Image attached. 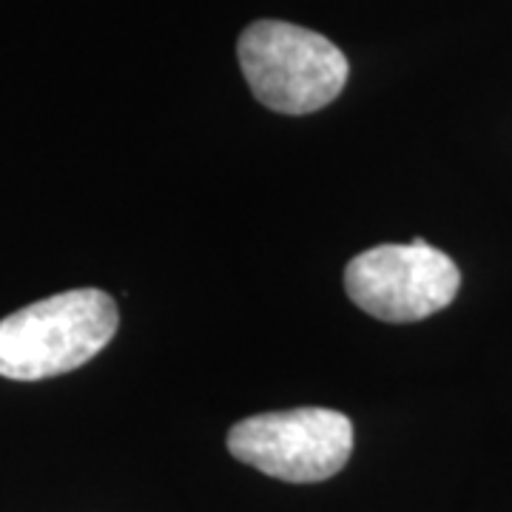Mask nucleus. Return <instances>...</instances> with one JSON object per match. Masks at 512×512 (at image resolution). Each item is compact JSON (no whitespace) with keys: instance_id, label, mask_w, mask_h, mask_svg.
<instances>
[{"instance_id":"obj_3","label":"nucleus","mask_w":512,"mask_h":512,"mask_svg":"<svg viewBox=\"0 0 512 512\" xmlns=\"http://www.w3.org/2000/svg\"><path fill=\"white\" fill-rule=\"evenodd\" d=\"M228 450L265 476L291 484H316L336 476L348 464L353 424L345 413L328 407L259 413L231 427Z\"/></svg>"},{"instance_id":"obj_1","label":"nucleus","mask_w":512,"mask_h":512,"mask_svg":"<svg viewBox=\"0 0 512 512\" xmlns=\"http://www.w3.org/2000/svg\"><path fill=\"white\" fill-rule=\"evenodd\" d=\"M117 325L114 299L97 288L32 302L0 322V376L40 382L77 370L109 345Z\"/></svg>"},{"instance_id":"obj_2","label":"nucleus","mask_w":512,"mask_h":512,"mask_svg":"<svg viewBox=\"0 0 512 512\" xmlns=\"http://www.w3.org/2000/svg\"><path fill=\"white\" fill-rule=\"evenodd\" d=\"M237 57L256 100L293 117L330 106L350 74L339 46L285 20L251 23L239 35Z\"/></svg>"},{"instance_id":"obj_4","label":"nucleus","mask_w":512,"mask_h":512,"mask_svg":"<svg viewBox=\"0 0 512 512\" xmlns=\"http://www.w3.org/2000/svg\"><path fill=\"white\" fill-rule=\"evenodd\" d=\"M458 285L456 262L421 237L407 245H376L345 268L353 305L382 322H419L444 311Z\"/></svg>"}]
</instances>
